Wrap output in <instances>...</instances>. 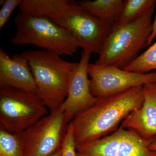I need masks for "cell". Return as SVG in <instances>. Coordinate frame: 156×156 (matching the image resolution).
Returning <instances> with one entry per match:
<instances>
[{
	"label": "cell",
	"instance_id": "cell-20",
	"mask_svg": "<svg viewBox=\"0 0 156 156\" xmlns=\"http://www.w3.org/2000/svg\"><path fill=\"white\" fill-rule=\"evenodd\" d=\"M156 38V14L154 20L152 23V31L148 39L147 47L150 46L152 44L154 40Z\"/></svg>",
	"mask_w": 156,
	"mask_h": 156
},
{
	"label": "cell",
	"instance_id": "cell-7",
	"mask_svg": "<svg viewBox=\"0 0 156 156\" xmlns=\"http://www.w3.org/2000/svg\"><path fill=\"white\" fill-rule=\"evenodd\" d=\"M69 124L63 105L20 134L24 156H49L61 148Z\"/></svg>",
	"mask_w": 156,
	"mask_h": 156
},
{
	"label": "cell",
	"instance_id": "cell-2",
	"mask_svg": "<svg viewBox=\"0 0 156 156\" xmlns=\"http://www.w3.org/2000/svg\"><path fill=\"white\" fill-rule=\"evenodd\" d=\"M28 61L36 85L37 95L53 112L63 104L78 63L69 62L47 50L21 53Z\"/></svg>",
	"mask_w": 156,
	"mask_h": 156
},
{
	"label": "cell",
	"instance_id": "cell-15",
	"mask_svg": "<svg viewBox=\"0 0 156 156\" xmlns=\"http://www.w3.org/2000/svg\"><path fill=\"white\" fill-rule=\"evenodd\" d=\"M156 4L155 0H124L122 13L115 23L126 24L134 22Z\"/></svg>",
	"mask_w": 156,
	"mask_h": 156
},
{
	"label": "cell",
	"instance_id": "cell-14",
	"mask_svg": "<svg viewBox=\"0 0 156 156\" xmlns=\"http://www.w3.org/2000/svg\"><path fill=\"white\" fill-rule=\"evenodd\" d=\"M71 0H22L20 12L34 17H48L58 12Z\"/></svg>",
	"mask_w": 156,
	"mask_h": 156
},
{
	"label": "cell",
	"instance_id": "cell-11",
	"mask_svg": "<svg viewBox=\"0 0 156 156\" xmlns=\"http://www.w3.org/2000/svg\"><path fill=\"white\" fill-rule=\"evenodd\" d=\"M0 88L37 94V89L27 59L22 54L12 57L0 49Z\"/></svg>",
	"mask_w": 156,
	"mask_h": 156
},
{
	"label": "cell",
	"instance_id": "cell-13",
	"mask_svg": "<svg viewBox=\"0 0 156 156\" xmlns=\"http://www.w3.org/2000/svg\"><path fill=\"white\" fill-rule=\"evenodd\" d=\"M78 3L85 10L112 26L119 20L124 0H83Z\"/></svg>",
	"mask_w": 156,
	"mask_h": 156
},
{
	"label": "cell",
	"instance_id": "cell-1",
	"mask_svg": "<svg viewBox=\"0 0 156 156\" xmlns=\"http://www.w3.org/2000/svg\"><path fill=\"white\" fill-rule=\"evenodd\" d=\"M144 101L143 86L98 98L92 106L76 115L71 122L76 145L100 139L115 132L120 123Z\"/></svg>",
	"mask_w": 156,
	"mask_h": 156
},
{
	"label": "cell",
	"instance_id": "cell-9",
	"mask_svg": "<svg viewBox=\"0 0 156 156\" xmlns=\"http://www.w3.org/2000/svg\"><path fill=\"white\" fill-rule=\"evenodd\" d=\"M88 74L91 93L98 98L114 95L137 86L156 83V72L140 73L95 63H89Z\"/></svg>",
	"mask_w": 156,
	"mask_h": 156
},
{
	"label": "cell",
	"instance_id": "cell-6",
	"mask_svg": "<svg viewBox=\"0 0 156 156\" xmlns=\"http://www.w3.org/2000/svg\"><path fill=\"white\" fill-rule=\"evenodd\" d=\"M49 109L35 93L0 89V128L21 134L48 114Z\"/></svg>",
	"mask_w": 156,
	"mask_h": 156
},
{
	"label": "cell",
	"instance_id": "cell-23",
	"mask_svg": "<svg viewBox=\"0 0 156 156\" xmlns=\"http://www.w3.org/2000/svg\"><path fill=\"white\" fill-rule=\"evenodd\" d=\"M5 0H1V1H0V5L2 6L5 4Z\"/></svg>",
	"mask_w": 156,
	"mask_h": 156
},
{
	"label": "cell",
	"instance_id": "cell-12",
	"mask_svg": "<svg viewBox=\"0 0 156 156\" xmlns=\"http://www.w3.org/2000/svg\"><path fill=\"white\" fill-rule=\"evenodd\" d=\"M144 101L122 122L123 128L132 130L141 138L150 140L156 136V83L143 86Z\"/></svg>",
	"mask_w": 156,
	"mask_h": 156
},
{
	"label": "cell",
	"instance_id": "cell-22",
	"mask_svg": "<svg viewBox=\"0 0 156 156\" xmlns=\"http://www.w3.org/2000/svg\"><path fill=\"white\" fill-rule=\"evenodd\" d=\"M49 156H62L61 148Z\"/></svg>",
	"mask_w": 156,
	"mask_h": 156
},
{
	"label": "cell",
	"instance_id": "cell-21",
	"mask_svg": "<svg viewBox=\"0 0 156 156\" xmlns=\"http://www.w3.org/2000/svg\"><path fill=\"white\" fill-rule=\"evenodd\" d=\"M149 147L151 150L156 151V136L153 139Z\"/></svg>",
	"mask_w": 156,
	"mask_h": 156
},
{
	"label": "cell",
	"instance_id": "cell-8",
	"mask_svg": "<svg viewBox=\"0 0 156 156\" xmlns=\"http://www.w3.org/2000/svg\"><path fill=\"white\" fill-rule=\"evenodd\" d=\"M153 138L143 139L135 131L120 126L109 135L76 146V155L156 156V151L151 150L149 147Z\"/></svg>",
	"mask_w": 156,
	"mask_h": 156
},
{
	"label": "cell",
	"instance_id": "cell-17",
	"mask_svg": "<svg viewBox=\"0 0 156 156\" xmlns=\"http://www.w3.org/2000/svg\"><path fill=\"white\" fill-rule=\"evenodd\" d=\"M124 69L140 73L156 69V41Z\"/></svg>",
	"mask_w": 156,
	"mask_h": 156
},
{
	"label": "cell",
	"instance_id": "cell-19",
	"mask_svg": "<svg viewBox=\"0 0 156 156\" xmlns=\"http://www.w3.org/2000/svg\"><path fill=\"white\" fill-rule=\"evenodd\" d=\"M22 0H6L5 4L2 6L0 10V29H2L4 26L10 19L13 11L19 7Z\"/></svg>",
	"mask_w": 156,
	"mask_h": 156
},
{
	"label": "cell",
	"instance_id": "cell-3",
	"mask_svg": "<svg viewBox=\"0 0 156 156\" xmlns=\"http://www.w3.org/2000/svg\"><path fill=\"white\" fill-rule=\"evenodd\" d=\"M156 4L136 21L112 26L95 63L124 69L147 47Z\"/></svg>",
	"mask_w": 156,
	"mask_h": 156
},
{
	"label": "cell",
	"instance_id": "cell-5",
	"mask_svg": "<svg viewBox=\"0 0 156 156\" xmlns=\"http://www.w3.org/2000/svg\"><path fill=\"white\" fill-rule=\"evenodd\" d=\"M49 18L66 30L80 48L98 54L112 27L73 1Z\"/></svg>",
	"mask_w": 156,
	"mask_h": 156
},
{
	"label": "cell",
	"instance_id": "cell-16",
	"mask_svg": "<svg viewBox=\"0 0 156 156\" xmlns=\"http://www.w3.org/2000/svg\"><path fill=\"white\" fill-rule=\"evenodd\" d=\"M0 156H24L20 134H11L0 128Z\"/></svg>",
	"mask_w": 156,
	"mask_h": 156
},
{
	"label": "cell",
	"instance_id": "cell-18",
	"mask_svg": "<svg viewBox=\"0 0 156 156\" xmlns=\"http://www.w3.org/2000/svg\"><path fill=\"white\" fill-rule=\"evenodd\" d=\"M76 147L73 125L70 122L69 124L67 132L62 145V156H77Z\"/></svg>",
	"mask_w": 156,
	"mask_h": 156
},
{
	"label": "cell",
	"instance_id": "cell-4",
	"mask_svg": "<svg viewBox=\"0 0 156 156\" xmlns=\"http://www.w3.org/2000/svg\"><path fill=\"white\" fill-rule=\"evenodd\" d=\"M16 45H32L58 56H72L80 48L66 30L48 17H34L20 12L14 18Z\"/></svg>",
	"mask_w": 156,
	"mask_h": 156
},
{
	"label": "cell",
	"instance_id": "cell-10",
	"mask_svg": "<svg viewBox=\"0 0 156 156\" xmlns=\"http://www.w3.org/2000/svg\"><path fill=\"white\" fill-rule=\"evenodd\" d=\"M91 54V52L83 50L70 82L67 97L62 104L68 123L70 122L78 113L94 105L98 100L90 90L88 67Z\"/></svg>",
	"mask_w": 156,
	"mask_h": 156
}]
</instances>
